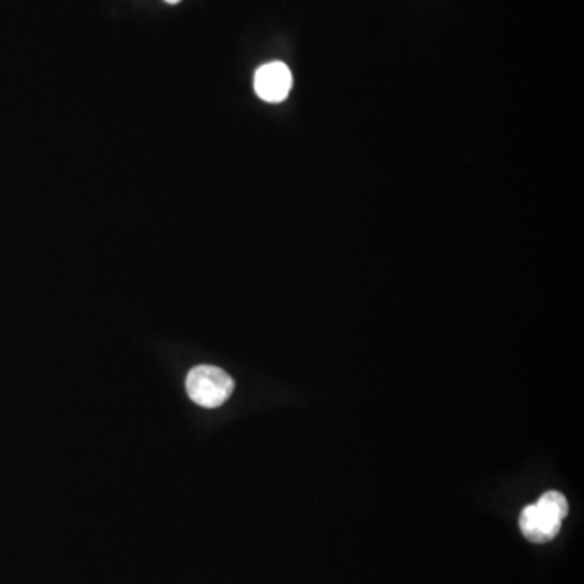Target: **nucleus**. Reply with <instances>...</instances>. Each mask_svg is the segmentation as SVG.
<instances>
[{"mask_svg": "<svg viewBox=\"0 0 584 584\" xmlns=\"http://www.w3.org/2000/svg\"><path fill=\"white\" fill-rule=\"evenodd\" d=\"M568 515V500L557 490H550L536 503L524 507L520 515L523 536L534 544H546L560 533Z\"/></svg>", "mask_w": 584, "mask_h": 584, "instance_id": "nucleus-1", "label": "nucleus"}, {"mask_svg": "<svg viewBox=\"0 0 584 584\" xmlns=\"http://www.w3.org/2000/svg\"><path fill=\"white\" fill-rule=\"evenodd\" d=\"M168 4H177V2H181V0H166Z\"/></svg>", "mask_w": 584, "mask_h": 584, "instance_id": "nucleus-4", "label": "nucleus"}, {"mask_svg": "<svg viewBox=\"0 0 584 584\" xmlns=\"http://www.w3.org/2000/svg\"><path fill=\"white\" fill-rule=\"evenodd\" d=\"M190 400L203 408H218L234 391L231 375L215 365H197L185 380Z\"/></svg>", "mask_w": 584, "mask_h": 584, "instance_id": "nucleus-2", "label": "nucleus"}, {"mask_svg": "<svg viewBox=\"0 0 584 584\" xmlns=\"http://www.w3.org/2000/svg\"><path fill=\"white\" fill-rule=\"evenodd\" d=\"M255 93L267 103H281L292 88V73L283 62H270L255 72Z\"/></svg>", "mask_w": 584, "mask_h": 584, "instance_id": "nucleus-3", "label": "nucleus"}]
</instances>
